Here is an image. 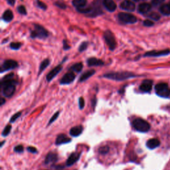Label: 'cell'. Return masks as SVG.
<instances>
[{
  "mask_svg": "<svg viewBox=\"0 0 170 170\" xmlns=\"http://www.w3.org/2000/svg\"><path fill=\"white\" fill-rule=\"evenodd\" d=\"M14 73H10L3 77L0 83L2 93L4 97L10 98L14 95L15 91V86L17 84L16 80L14 79Z\"/></svg>",
  "mask_w": 170,
  "mask_h": 170,
  "instance_id": "1",
  "label": "cell"
},
{
  "mask_svg": "<svg viewBox=\"0 0 170 170\" xmlns=\"http://www.w3.org/2000/svg\"><path fill=\"white\" fill-rule=\"evenodd\" d=\"M136 75L131 72L122 71V72H111L103 75L104 78H108V79L113 80L115 81H123L125 80L129 79L136 77Z\"/></svg>",
  "mask_w": 170,
  "mask_h": 170,
  "instance_id": "2",
  "label": "cell"
},
{
  "mask_svg": "<svg viewBox=\"0 0 170 170\" xmlns=\"http://www.w3.org/2000/svg\"><path fill=\"white\" fill-rule=\"evenodd\" d=\"M34 29L31 32V37L45 39L49 36V32L43 26L39 24H34Z\"/></svg>",
  "mask_w": 170,
  "mask_h": 170,
  "instance_id": "3",
  "label": "cell"
},
{
  "mask_svg": "<svg viewBox=\"0 0 170 170\" xmlns=\"http://www.w3.org/2000/svg\"><path fill=\"white\" fill-rule=\"evenodd\" d=\"M134 128L139 132H147L150 129V125L147 121L142 118H136L132 122Z\"/></svg>",
  "mask_w": 170,
  "mask_h": 170,
  "instance_id": "4",
  "label": "cell"
},
{
  "mask_svg": "<svg viewBox=\"0 0 170 170\" xmlns=\"http://www.w3.org/2000/svg\"><path fill=\"white\" fill-rule=\"evenodd\" d=\"M104 39L110 50L114 51L116 47V41L113 33L110 30H106L104 33Z\"/></svg>",
  "mask_w": 170,
  "mask_h": 170,
  "instance_id": "5",
  "label": "cell"
},
{
  "mask_svg": "<svg viewBox=\"0 0 170 170\" xmlns=\"http://www.w3.org/2000/svg\"><path fill=\"white\" fill-rule=\"evenodd\" d=\"M155 93L159 97L168 98L170 95V89L166 83H159L155 86Z\"/></svg>",
  "mask_w": 170,
  "mask_h": 170,
  "instance_id": "6",
  "label": "cell"
},
{
  "mask_svg": "<svg viewBox=\"0 0 170 170\" xmlns=\"http://www.w3.org/2000/svg\"><path fill=\"white\" fill-rule=\"evenodd\" d=\"M118 17L120 21L125 24H134L137 22V18L136 16L128 13L122 12L118 15Z\"/></svg>",
  "mask_w": 170,
  "mask_h": 170,
  "instance_id": "7",
  "label": "cell"
},
{
  "mask_svg": "<svg viewBox=\"0 0 170 170\" xmlns=\"http://www.w3.org/2000/svg\"><path fill=\"white\" fill-rule=\"evenodd\" d=\"M17 67H18V63L15 60L11 59L6 60L2 65L1 73H2L3 72L10 71V70L15 68Z\"/></svg>",
  "mask_w": 170,
  "mask_h": 170,
  "instance_id": "8",
  "label": "cell"
},
{
  "mask_svg": "<svg viewBox=\"0 0 170 170\" xmlns=\"http://www.w3.org/2000/svg\"><path fill=\"white\" fill-rule=\"evenodd\" d=\"M76 78V75L73 72H68L65 74V75L62 77L60 81V84L61 85H69L75 81Z\"/></svg>",
  "mask_w": 170,
  "mask_h": 170,
  "instance_id": "9",
  "label": "cell"
},
{
  "mask_svg": "<svg viewBox=\"0 0 170 170\" xmlns=\"http://www.w3.org/2000/svg\"><path fill=\"white\" fill-rule=\"evenodd\" d=\"M62 69H63V67L61 64H59L58 66L55 67L53 69H52L51 71L47 75V77H46L47 81L48 82H51L60 71H61Z\"/></svg>",
  "mask_w": 170,
  "mask_h": 170,
  "instance_id": "10",
  "label": "cell"
},
{
  "mask_svg": "<svg viewBox=\"0 0 170 170\" xmlns=\"http://www.w3.org/2000/svg\"><path fill=\"white\" fill-rule=\"evenodd\" d=\"M120 9L123 10H126L128 11H134L135 10V4L130 0H124L122 2L120 3Z\"/></svg>",
  "mask_w": 170,
  "mask_h": 170,
  "instance_id": "11",
  "label": "cell"
},
{
  "mask_svg": "<svg viewBox=\"0 0 170 170\" xmlns=\"http://www.w3.org/2000/svg\"><path fill=\"white\" fill-rule=\"evenodd\" d=\"M153 85V82L151 80H144L139 86V90L143 93H150Z\"/></svg>",
  "mask_w": 170,
  "mask_h": 170,
  "instance_id": "12",
  "label": "cell"
},
{
  "mask_svg": "<svg viewBox=\"0 0 170 170\" xmlns=\"http://www.w3.org/2000/svg\"><path fill=\"white\" fill-rule=\"evenodd\" d=\"M81 156V154L78 153V152H73L71 155L68 156V158L66 162L67 166L70 167L72 166L73 165L75 164L77 161L79 160Z\"/></svg>",
  "mask_w": 170,
  "mask_h": 170,
  "instance_id": "13",
  "label": "cell"
},
{
  "mask_svg": "<svg viewBox=\"0 0 170 170\" xmlns=\"http://www.w3.org/2000/svg\"><path fill=\"white\" fill-rule=\"evenodd\" d=\"M71 142V139L67 136L65 134H61L57 136L55 140V144L56 146H60L62 144H65V143H68Z\"/></svg>",
  "mask_w": 170,
  "mask_h": 170,
  "instance_id": "14",
  "label": "cell"
},
{
  "mask_svg": "<svg viewBox=\"0 0 170 170\" xmlns=\"http://www.w3.org/2000/svg\"><path fill=\"white\" fill-rule=\"evenodd\" d=\"M92 7H93L92 11H91L89 14L87 15L89 17H97V16L103 14L102 9L100 7V6L98 5L97 2H94L93 3V5L92 6Z\"/></svg>",
  "mask_w": 170,
  "mask_h": 170,
  "instance_id": "15",
  "label": "cell"
},
{
  "mask_svg": "<svg viewBox=\"0 0 170 170\" xmlns=\"http://www.w3.org/2000/svg\"><path fill=\"white\" fill-rule=\"evenodd\" d=\"M169 49H165L162 51H152L147 52L144 55V56H160L168 55L169 53Z\"/></svg>",
  "mask_w": 170,
  "mask_h": 170,
  "instance_id": "16",
  "label": "cell"
},
{
  "mask_svg": "<svg viewBox=\"0 0 170 170\" xmlns=\"http://www.w3.org/2000/svg\"><path fill=\"white\" fill-rule=\"evenodd\" d=\"M87 64L89 65V67H98V66H102L104 64V63L102 60L98 59L97 58L91 57L87 59L86 60Z\"/></svg>",
  "mask_w": 170,
  "mask_h": 170,
  "instance_id": "17",
  "label": "cell"
},
{
  "mask_svg": "<svg viewBox=\"0 0 170 170\" xmlns=\"http://www.w3.org/2000/svg\"><path fill=\"white\" fill-rule=\"evenodd\" d=\"M103 6L110 12L114 11L116 9V4L113 0H104Z\"/></svg>",
  "mask_w": 170,
  "mask_h": 170,
  "instance_id": "18",
  "label": "cell"
},
{
  "mask_svg": "<svg viewBox=\"0 0 170 170\" xmlns=\"http://www.w3.org/2000/svg\"><path fill=\"white\" fill-rule=\"evenodd\" d=\"M58 161V155L54 152H49L46 156L45 160V164H49L51 163H55Z\"/></svg>",
  "mask_w": 170,
  "mask_h": 170,
  "instance_id": "19",
  "label": "cell"
},
{
  "mask_svg": "<svg viewBox=\"0 0 170 170\" xmlns=\"http://www.w3.org/2000/svg\"><path fill=\"white\" fill-rule=\"evenodd\" d=\"M82 131H83V127L82 126H75V127L72 128L71 130H70L69 134L71 136L73 137H77L82 133Z\"/></svg>",
  "mask_w": 170,
  "mask_h": 170,
  "instance_id": "20",
  "label": "cell"
},
{
  "mask_svg": "<svg viewBox=\"0 0 170 170\" xmlns=\"http://www.w3.org/2000/svg\"><path fill=\"white\" fill-rule=\"evenodd\" d=\"M151 8V6L150 3H142L141 4H139L138 10L139 13H140L142 14H145L150 11Z\"/></svg>",
  "mask_w": 170,
  "mask_h": 170,
  "instance_id": "21",
  "label": "cell"
},
{
  "mask_svg": "<svg viewBox=\"0 0 170 170\" xmlns=\"http://www.w3.org/2000/svg\"><path fill=\"white\" fill-rule=\"evenodd\" d=\"M160 145V142L159 139L156 138H152L150 139L149 140H147L146 142V146L150 150H154L155 148L158 147Z\"/></svg>",
  "mask_w": 170,
  "mask_h": 170,
  "instance_id": "22",
  "label": "cell"
},
{
  "mask_svg": "<svg viewBox=\"0 0 170 170\" xmlns=\"http://www.w3.org/2000/svg\"><path fill=\"white\" fill-rule=\"evenodd\" d=\"M96 71L93 69L91 70H89V71H86V72H85L80 77L79 80H78V82H82L85 81H86L87 79H89L90 77H91L92 76H93L95 74Z\"/></svg>",
  "mask_w": 170,
  "mask_h": 170,
  "instance_id": "23",
  "label": "cell"
},
{
  "mask_svg": "<svg viewBox=\"0 0 170 170\" xmlns=\"http://www.w3.org/2000/svg\"><path fill=\"white\" fill-rule=\"evenodd\" d=\"M2 18L5 21L10 22V21H11L13 19H14V14H13V12L11 10H7L3 13V14L2 15Z\"/></svg>",
  "mask_w": 170,
  "mask_h": 170,
  "instance_id": "24",
  "label": "cell"
},
{
  "mask_svg": "<svg viewBox=\"0 0 170 170\" xmlns=\"http://www.w3.org/2000/svg\"><path fill=\"white\" fill-rule=\"evenodd\" d=\"M50 64V60L49 59H46L45 60H43L41 62L40 67H39V75H41V73L45 71V69L49 66Z\"/></svg>",
  "mask_w": 170,
  "mask_h": 170,
  "instance_id": "25",
  "label": "cell"
},
{
  "mask_svg": "<svg viewBox=\"0 0 170 170\" xmlns=\"http://www.w3.org/2000/svg\"><path fill=\"white\" fill-rule=\"evenodd\" d=\"M160 11L161 14L164 15H170V5L169 4H164L162 5L160 8Z\"/></svg>",
  "mask_w": 170,
  "mask_h": 170,
  "instance_id": "26",
  "label": "cell"
},
{
  "mask_svg": "<svg viewBox=\"0 0 170 170\" xmlns=\"http://www.w3.org/2000/svg\"><path fill=\"white\" fill-rule=\"evenodd\" d=\"M82 68H83V64H82V63H78L72 65L70 68V71H71L73 72H76V73H80L82 70Z\"/></svg>",
  "mask_w": 170,
  "mask_h": 170,
  "instance_id": "27",
  "label": "cell"
},
{
  "mask_svg": "<svg viewBox=\"0 0 170 170\" xmlns=\"http://www.w3.org/2000/svg\"><path fill=\"white\" fill-rule=\"evenodd\" d=\"M86 0H73V5L77 8H81L85 7L86 5Z\"/></svg>",
  "mask_w": 170,
  "mask_h": 170,
  "instance_id": "28",
  "label": "cell"
},
{
  "mask_svg": "<svg viewBox=\"0 0 170 170\" xmlns=\"http://www.w3.org/2000/svg\"><path fill=\"white\" fill-rule=\"evenodd\" d=\"M109 151H110V147H109L108 146H101V147H99L98 149V152L102 155H106L108 154Z\"/></svg>",
  "mask_w": 170,
  "mask_h": 170,
  "instance_id": "29",
  "label": "cell"
},
{
  "mask_svg": "<svg viewBox=\"0 0 170 170\" xmlns=\"http://www.w3.org/2000/svg\"><path fill=\"white\" fill-rule=\"evenodd\" d=\"M11 125H7L5 128L3 129V132L2 133V136H3V137H6V136H7L9 134H10V133L11 132Z\"/></svg>",
  "mask_w": 170,
  "mask_h": 170,
  "instance_id": "30",
  "label": "cell"
},
{
  "mask_svg": "<svg viewBox=\"0 0 170 170\" xmlns=\"http://www.w3.org/2000/svg\"><path fill=\"white\" fill-rule=\"evenodd\" d=\"M88 46H89V43L88 42H87V41L82 42L81 44V45L79 46V47H78V51L81 52V53H82V52L85 51L87 49Z\"/></svg>",
  "mask_w": 170,
  "mask_h": 170,
  "instance_id": "31",
  "label": "cell"
},
{
  "mask_svg": "<svg viewBox=\"0 0 170 170\" xmlns=\"http://www.w3.org/2000/svg\"><path fill=\"white\" fill-rule=\"evenodd\" d=\"M21 112H18L15 113V114H14L11 117V118L10 120V123H14V122H15L17 119L19 118L21 116Z\"/></svg>",
  "mask_w": 170,
  "mask_h": 170,
  "instance_id": "32",
  "label": "cell"
},
{
  "mask_svg": "<svg viewBox=\"0 0 170 170\" xmlns=\"http://www.w3.org/2000/svg\"><path fill=\"white\" fill-rule=\"evenodd\" d=\"M21 43H11L10 44V48L13 50H18L20 49L21 47Z\"/></svg>",
  "mask_w": 170,
  "mask_h": 170,
  "instance_id": "33",
  "label": "cell"
},
{
  "mask_svg": "<svg viewBox=\"0 0 170 170\" xmlns=\"http://www.w3.org/2000/svg\"><path fill=\"white\" fill-rule=\"evenodd\" d=\"M148 17H149L152 20H154V21H158L160 19V15L158 14H157V13H155V12L151 13V14H150Z\"/></svg>",
  "mask_w": 170,
  "mask_h": 170,
  "instance_id": "34",
  "label": "cell"
},
{
  "mask_svg": "<svg viewBox=\"0 0 170 170\" xmlns=\"http://www.w3.org/2000/svg\"><path fill=\"white\" fill-rule=\"evenodd\" d=\"M17 11L21 15H27V10H26L25 7L23 6H19V7H17Z\"/></svg>",
  "mask_w": 170,
  "mask_h": 170,
  "instance_id": "35",
  "label": "cell"
},
{
  "mask_svg": "<svg viewBox=\"0 0 170 170\" xmlns=\"http://www.w3.org/2000/svg\"><path fill=\"white\" fill-rule=\"evenodd\" d=\"M14 150L17 153H23L24 151V147L22 145H17L14 148Z\"/></svg>",
  "mask_w": 170,
  "mask_h": 170,
  "instance_id": "36",
  "label": "cell"
},
{
  "mask_svg": "<svg viewBox=\"0 0 170 170\" xmlns=\"http://www.w3.org/2000/svg\"><path fill=\"white\" fill-rule=\"evenodd\" d=\"M37 6L40 9H41V10H47V5L45 3L39 1V0H37Z\"/></svg>",
  "mask_w": 170,
  "mask_h": 170,
  "instance_id": "37",
  "label": "cell"
},
{
  "mask_svg": "<svg viewBox=\"0 0 170 170\" xmlns=\"http://www.w3.org/2000/svg\"><path fill=\"white\" fill-rule=\"evenodd\" d=\"M59 115V112L58 111V112H56L55 113V114H53V116L51 118V119L49 120V123H48V125H50L51 124L53 123V122H55V121L56 120V118H58Z\"/></svg>",
  "mask_w": 170,
  "mask_h": 170,
  "instance_id": "38",
  "label": "cell"
},
{
  "mask_svg": "<svg viewBox=\"0 0 170 170\" xmlns=\"http://www.w3.org/2000/svg\"><path fill=\"white\" fill-rule=\"evenodd\" d=\"M85 106V100L82 97L79 98L78 99V106H79L80 109H83Z\"/></svg>",
  "mask_w": 170,
  "mask_h": 170,
  "instance_id": "39",
  "label": "cell"
},
{
  "mask_svg": "<svg viewBox=\"0 0 170 170\" xmlns=\"http://www.w3.org/2000/svg\"><path fill=\"white\" fill-rule=\"evenodd\" d=\"M55 5L56 7H59L60 9H62V10H65V9L67 8V6L65 5V4H64V3L60 2H55Z\"/></svg>",
  "mask_w": 170,
  "mask_h": 170,
  "instance_id": "40",
  "label": "cell"
},
{
  "mask_svg": "<svg viewBox=\"0 0 170 170\" xmlns=\"http://www.w3.org/2000/svg\"><path fill=\"white\" fill-rule=\"evenodd\" d=\"M143 25L146 26V27H151V26L154 25V22L151 21V20H145L143 23Z\"/></svg>",
  "mask_w": 170,
  "mask_h": 170,
  "instance_id": "41",
  "label": "cell"
},
{
  "mask_svg": "<svg viewBox=\"0 0 170 170\" xmlns=\"http://www.w3.org/2000/svg\"><path fill=\"white\" fill-rule=\"evenodd\" d=\"M27 150H28V151H29L30 153H33V154H36L37 152V149L35 147H33V146H29Z\"/></svg>",
  "mask_w": 170,
  "mask_h": 170,
  "instance_id": "42",
  "label": "cell"
},
{
  "mask_svg": "<svg viewBox=\"0 0 170 170\" xmlns=\"http://www.w3.org/2000/svg\"><path fill=\"white\" fill-rule=\"evenodd\" d=\"M164 1V0H152V5L154 6H159L161 3H162Z\"/></svg>",
  "mask_w": 170,
  "mask_h": 170,
  "instance_id": "43",
  "label": "cell"
},
{
  "mask_svg": "<svg viewBox=\"0 0 170 170\" xmlns=\"http://www.w3.org/2000/svg\"><path fill=\"white\" fill-rule=\"evenodd\" d=\"M70 49H71V47H70L68 45V43H67L66 40H64L63 41V49L64 51H67V50H68Z\"/></svg>",
  "mask_w": 170,
  "mask_h": 170,
  "instance_id": "44",
  "label": "cell"
},
{
  "mask_svg": "<svg viewBox=\"0 0 170 170\" xmlns=\"http://www.w3.org/2000/svg\"><path fill=\"white\" fill-rule=\"evenodd\" d=\"M97 98H96V97H94L92 99V101H91V103H92V106H93V108H94L95 106L97 105Z\"/></svg>",
  "mask_w": 170,
  "mask_h": 170,
  "instance_id": "45",
  "label": "cell"
},
{
  "mask_svg": "<svg viewBox=\"0 0 170 170\" xmlns=\"http://www.w3.org/2000/svg\"><path fill=\"white\" fill-rule=\"evenodd\" d=\"M7 2L10 4V6H14L15 5V0H6Z\"/></svg>",
  "mask_w": 170,
  "mask_h": 170,
  "instance_id": "46",
  "label": "cell"
},
{
  "mask_svg": "<svg viewBox=\"0 0 170 170\" xmlns=\"http://www.w3.org/2000/svg\"><path fill=\"white\" fill-rule=\"evenodd\" d=\"M6 103V100L5 98H1V101H0V104H1V106H3L4 104Z\"/></svg>",
  "mask_w": 170,
  "mask_h": 170,
  "instance_id": "47",
  "label": "cell"
},
{
  "mask_svg": "<svg viewBox=\"0 0 170 170\" xmlns=\"http://www.w3.org/2000/svg\"><path fill=\"white\" fill-rule=\"evenodd\" d=\"M5 142H6V141H4V140H3V141L2 142V143H1V145H0V147H2L3 146V143H5Z\"/></svg>",
  "mask_w": 170,
  "mask_h": 170,
  "instance_id": "48",
  "label": "cell"
},
{
  "mask_svg": "<svg viewBox=\"0 0 170 170\" xmlns=\"http://www.w3.org/2000/svg\"><path fill=\"white\" fill-rule=\"evenodd\" d=\"M134 1H135V2H139V0H134Z\"/></svg>",
  "mask_w": 170,
  "mask_h": 170,
  "instance_id": "49",
  "label": "cell"
},
{
  "mask_svg": "<svg viewBox=\"0 0 170 170\" xmlns=\"http://www.w3.org/2000/svg\"><path fill=\"white\" fill-rule=\"evenodd\" d=\"M169 5H170V3H169Z\"/></svg>",
  "mask_w": 170,
  "mask_h": 170,
  "instance_id": "50",
  "label": "cell"
}]
</instances>
